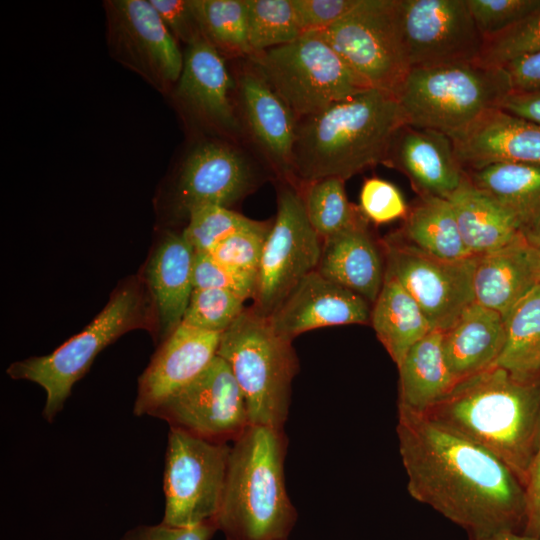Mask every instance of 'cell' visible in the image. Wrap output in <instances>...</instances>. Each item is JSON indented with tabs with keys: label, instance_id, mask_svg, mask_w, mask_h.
Listing matches in <instances>:
<instances>
[{
	"label": "cell",
	"instance_id": "4fadbf2b",
	"mask_svg": "<svg viewBox=\"0 0 540 540\" xmlns=\"http://www.w3.org/2000/svg\"><path fill=\"white\" fill-rule=\"evenodd\" d=\"M151 416L166 421L172 429L214 443H233L251 425L241 389L229 365L218 355Z\"/></svg>",
	"mask_w": 540,
	"mask_h": 540
},
{
	"label": "cell",
	"instance_id": "8fae6325",
	"mask_svg": "<svg viewBox=\"0 0 540 540\" xmlns=\"http://www.w3.org/2000/svg\"><path fill=\"white\" fill-rule=\"evenodd\" d=\"M322 242L308 220L301 192L285 181L258 269L251 307L257 314L268 318L302 278L317 270Z\"/></svg>",
	"mask_w": 540,
	"mask_h": 540
},
{
	"label": "cell",
	"instance_id": "ffe728a7",
	"mask_svg": "<svg viewBox=\"0 0 540 540\" xmlns=\"http://www.w3.org/2000/svg\"><path fill=\"white\" fill-rule=\"evenodd\" d=\"M237 92L241 126L274 170L291 183L296 118L252 66L239 73Z\"/></svg>",
	"mask_w": 540,
	"mask_h": 540
},
{
	"label": "cell",
	"instance_id": "52a82bcc",
	"mask_svg": "<svg viewBox=\"0 0 540 540\" xmlns=\"http://www.w3.org/2000/svg\"><path fill=\"white\" fill-rule=\"evenodd\" d=\"M510 92L502 68L468 63L412 68L395 97L407 125L451 136Z\"/></svg>",
	"mask_w": 540,
	"mask_h": 540
},
{
	"label": "cell",
	"instance_id": "c3c4849f",
	"mask_svg": "<svg viewBox=\"0 0 540 540\" xmlns=\"http://www.w3.org/2000/svg\"><path fill=\"white\" fill-rule=\"evenodd\" d=\"M498 108L540 126V90L510 92Z\"/></svg>",
	"mask_w": 540,
	"mask_h": 540
},
{
	"label": "cell",
	"instance_id": "f546056e",
	"mask_svg": "<svg viewBox=\"0 0 540 540\" xmlns=\"http://www.w3.org/2000/svg\"><path fill=\"white\" fill-rule=\"evenodd\" d=\"M465 173L517 218L524 233L540 223V164L502 162Z\"/></svg>",
	"mask_w": 540,
	"mask_h": 540
},
{
	"label": "cell",
	"instance_id": "484cf974",
	"mask_svg": "<svg viewBox=\"0 0 540 540\" xmlns=\"http://www.w3.org/2000/svg\"><path fill=\"white\" fill-rule=\"evenodd\" d=\"M194 250L181 234H168L151 255L146 281L159 331L167 338L182 322L193 291Z\"/></svg>",
	"mask_w": 540,
	"mask_h": 540
},
{
	"label": "cell",
	"instance_id": "9a60e30c",
	"mask_svg": "<svg viewBox=\"0 0 540 540\" xmlns=\"http://www.w3.org/2000/svg\"><path fill=\"white\" fill-rule=\"evenodd\" d=\"M412 68L476 63L483 47L466 0H401Z\"/></svg>",
	"mask_w": 540,
	"mask_h": 540
},
{
	"label": "cell",
	"instance_id": "ee69618b",
	"mask_svg": "<svg viewBox=\"0 0 540 540\" xmlns=\"http://www.w3.org/2000/svg\"><path fill=\"white\" fill-rule=\"evenodd\" d=\"M302 33L326 29L351 11L359 0H291Z\"/></svg>",
	"mask_w": 540,
	"mask_h": 540
},
{
	"label": "cell",
	"instance_id": "ba28073f",
	"mask_svg": "<svg viewBox=\"0 0 540 540\" xmlns=\"http://www.w3.org/2000/svg\"><path fill=\"white\" fill-rule=\"evenodd\" d=\"M248 60L297 121L372 89L317 32Z\"/></svg>",
	"mask_w": 540,
	"mask_h": 540
},
{
	"label": "cell",
	"instance_id": "5bb4252c",
	"mask_svg": "<svg viewBox=\"0 0 540 540\" xmlns=\"http://www.w3.org/2000/svg\"><path fill=\"white\" fill-rule=\"evenodd\" d=\"M113 58L161 92L175 86L184 53L149 0L104 2Z\"/></svg>",
	"mask_w": 540,
	"mask_h": 540
},
{
	"label": "cell",
	"instance_id": "4316f807",
	"mask_svg": "<svg viewBox=\"0 0 540 540\" xmlns=\"http://www.w3.org/2000/svg\"><path fill=\"white\" fill-rule=\"evenodd\" d=\"M448 200L462 240L473 256L498 250L525 237L517 218L476 188L467 175Z\"/></svg>",
	"mask_w": 540,
	"mask_h": 540
},
{
	"label": "cell",
	"instance_id": "d590c367",
	"mask_svg": "<svg viewBox=\"0 0 540 540\" xmlns=\"http://www.w3.org/2000/svg\"><path fill=\"white\" fill-rule=\"evenodd\" d=\"M258 223L228 207L209 205L189 214L188 225L182 235L194 253H209L229 236Z\"/></svg>",
	"mask_w": 540,
	"mask_h": 540
},
{
	"label": "cell",
	"instance_id": "74e56055",
	"mask_svg": "<svg viewBox=\"0 0 540 540\" xmlns=\"http://www.w3.org/2000/svg\"><path fill=\"white\" fill-rule=\"evenodd\" d=\"M245 299L223 289H193L182 324L223 333L243 313Z\"/></svg>",
	"mask_w": 540,
	"mask_h": 540
},
{
	"label": "cell",
	"instance_id": "5b68a950",
	"mask_svg": "<svg viewBox=\"0 0 540 540\" xmlns=\"http://www.w3.org/2000/svg\"><path fill=\"white\" fill-rule=\"evenodd\" d=\"M217 355L229 365L241 389L251 425L285 430L299 369L292 339L249 308L221 334Z\"/></svg>",
	"mask_w": 540,
	"mask_h": 540
},
{
	"label": "cell",
	"instance_id": "b9f144b4",
	"mask_svg": "<svg viewBox=\"0 0 540 540\" xmlns=\"http://www.w3.org/2000/svg\"><path fill=\"white\" fill-rule=\"evenodd\" d=\"M483 38L496 34L540 8V0H466Z\"/></svg>",
	"mask_w": 540,
	"mask_h": 540
},
{
	"label": "cell",
	"instance_id": "30bf717a",
	"mask_svg": "<svg viewBox=\"0 0 540 540\" xmlns=\"http://www.w3.org/2000/svg\"><path fill=\"white\" fill-rule=\"evenodd\" d=\"M231 445L170 428L163 472L162 523L192 527L215 521L228 471Z\"/></svg>",
	"mask_w": 540,
	"mask_h": 540
},
{
	"label": "cell",
	"instance_id": "7c38bea8",
	"mask_svg": "<svg viewBox=\"0 0 540 540\" xmlns=\"http://www.w3.org/2000/svg\"><path fill=\"white\" fill-rule=\"evenodd\" d=\"M380 243L385 271L415 299L433 329L447 330L475 302L473 278L478 256L440 259L408 244L396 232Z\"/></svg>",
	"mask_w": 540,
	"mask_h": 540
},
{
	"label": "cell",
	"instance_id": "44dd1931",
	"mask_svg": "<svg viewBox=\"0 0 540 540\" xmlns=\"http://www.w3.org/2000/svg\"><path fill=\"white\" fill-rule=\"evenodd\" d=\"M449 137L465 172L502 162L540 164V126L499 108Z\"/></svg>",
	"mask_w": 540,
	"mask_h": 540
},
{
	"label": "cell",
	"instance_id": "ab89813d",
	"mask_svg": "<svg viewBox=\"0 0 540 540\" xmlns=\"http://www.w3.org/2000/svg\"><path fill=\"white\" fill-rule=\"evenodd\" d=\"M256 287L257 275L245 273L223 265L207 253H194V289H223L247 300L254 298Z\"/></svg>",
	"mask_w": 540,
	"mask_h": 540
},
{
	"label": "cell",
	"instance_id": "681fc988",
	"mask_svg": "<svg viewBox=\"0 0 540 540\" xmlns=\"http://www.w3.org/2000/svg\"><path fill=\"white\" fill-rule=\"evenodd\" d=\"M476 540H540L538 538L526 535L522 532L503 531L487 537Z\"/></svg>",
	"mask_w": 540,
	"mask_h": 540
},
{
	"label": "cell",
	"instance_id": "7dc6e473",
	"mask_svg": "<svg viewBox=\"0 0 540 540\" xmlns=\"http://www.w3.org/2000/svg\"><path fill=\"white\" fill-rule=\"evenodd\" d=\"M501 68L508 76L511 92L540 90V51L517 58Z\"/></svg>",
	"mask_w": 540,
	"mask_h": 540
},
{
	"label": "cell",
	"instance_id": "836d02e7",
	"mask_svg": "<svg viewBox=\"0 0 540 540\" xmlns=\"http://www.w3.org/2000/svg\"><path fill=\"white\" fill-rule=\"evenodd\" d=\"M344 180L328 177L303 184L301 194L308 220L323 239L353 225L364 216L346 196Z\"/></svg>",
	"mask_w": 540,
	"mask_h": 540
},
{
	"label": "cell",
	"instance_id": "e575fe53",
	"mask_svg": "<svg viewBox=\"0 0 540 540\" xmlns=\"http://www.w3.org/2000/svg\"><path fill=\"white\" fill-rule=\"evenodd\" d=\"M247 3L251 55L288 44L303 34L291 0H247Z\"/></svg>",
	"mask_w": 540,
	"mask_h": 540
},
{
	"label": "cell",
	"instance_id": "8992f818",
	"mask_svg": "<svg viewBox=\"0 0 540 540\" xmlns=\"http://www.w3.org/2000/svg\"><path fill=\"white\" fill-rule=\"evenodd\" d=\"M148 313L142 287L131 280L112 294L103 310L82 332L50 354L10 364L6 373L12 379L28 380L44 389L46 400L42 416L51 423L96 356L121 335L147 325Z\"/></svg>",
	"mask_w": 540,
	"mask_h": 540
},
{
	"label": "cell",
	"instance_id": "8d00e7d4",
	"mask_svg": "<svg viewBox=\"0 0 540 540\" xmlns=\"http://www.w3.org/2000/svg\"><path fill=\"white\" fill-rule=\"evenodd\" d=\"M478 61L485 67L501 68L505 64L540 51V8L505 28L484 37Z\"/></svg>",
	"mask_w": 540,
	"mask_h": 540
},
{
	"label": "cell",
	"instance_id": "603a6c76",
	"mask_svg": "<svg viewBox=\"0 0 540 540\" xmlns=\"http://www.w3.org/2000/svg\"><path fill=\"white\" fill-rule=\"evenodd\" d=\"M317 271L373 304L381 290L385 260L362 216L353 225L323 239Z\"/></svg>",
	"mask_w": 540,
	"mask_h": 540
},
{
	"label": "cell",
	"instance_id": "7bdbcfd3",
	"mask_svg": "<svg viewBox=\"0 0 540 540\" xmlns=\"http://www.w3.org/2000/svg\"><path fill=\"white\" fill-rule=\"evenodd\" d=\"M163 23L186 46L203 38L193 0H149Z\"/></svg>",
	"mask_w": 540,
	"mask_h": 540
},
{
	"label": "cell",
	"instance_id": "2e32d148",
	"mask_svg": "<svg viewBox=\"0 0 540 540\" xmlns=\"http://www.w3.org/2000/svg\"><path fill=\"white\" fill-rule=\"evenodd\" d=\"M258 181L256 166L241 149L226 141H203L182 163L172 194L174 213L188 218L203 206L229 208L251 193Z\"/></svg>",
	"mask_w": 540,
	"mask_h": 540
},
{
	"label": "cell",
	"instance_id": "7a4b0ae2",
	"mask_svg": "<svg viewBox=\"0 0 540 540\" xmlns=\"http://www.w3.org/2000/svg\"><path fill=\"white\" fill-rule=\"evenodd\" d=\"M423 415L492 453L525 486L540 442V377L494 365L459 381Z\"/></svg>",
	"mask_w": 540,
	"mask_h": 540
},
{
	"label": "cell",
	"instance_id": "1f68e13d",
	"mask_svg": "<svg viewBox=\"0 0 540 540\" xmlns=\"http://www.w3.org/2000/svg\"><path fill=\"white\" fill-rule=\"evenodd\" d=\"M504 321L505 344L496 365L520 379L540 377V283Z\"/></svg>",
	"mask_w": 540,
	"mask_h": 540
},
{
	"label": "cell",
	"instance_id": "bcb514c9",
	"mask_svg": "<svg viewBox=\"0 0 540 540\" xmlns=\"http://www.w3.org/2000/svg\"><path fill=\"white\" fill-rule=\"evenodd\" d=\"M525 490V523L522 533L540 539V442L532 459Z\"/></svg>",
	"mask_w": 540,
	"mask_h": 540
},
{
	"label": "cell",
	"instance_id": "3957f363",
	"mask_svg": "<svg viewBox=\"0 0 540 540\" xmlns=\"http://www.w3.org/2000/svg\"><path fill=\"white\" fill-rule=\"evenodd\" d=\"M406 124L395 96L368 89L297 121L293 181L348 178L383 164Z\"/></svg>",
	"mask_w": 540,
	"mask_h": 540
},
{
	"label": "cell",
	"instance_id": "f1b7e54d",
	"mask_svg": "<svg viewBox=\"0 0 540 540\" xmlns=\"http://www.w3.org/2000/svg\"><path fill=\"white\" fill-rule=\"evenodd\" d=\"M372 305V328L398 366L410 348L433 327L410 293L386 271L379 295Z\"/></svg>",
	"mask_w": 540,
	"mask_h": 540
},
{
	"label": "cell",
	"instance_id": "7402d4cb",
	"mask_svg": "<svg viewBox=\"0 0 540 540\" xmlns=\"http://www.w3.org/2000/svg\"><path fill=\"white\" fill-rule=\"evenodd\" d=\"M384 165L403 173L418 196L448 199L466 177L448 135L407 124L395 135Z\"/></svg>",
	"mask_w": 540,
	"mask_h": 540
},
{
	"label": "cell",
	"instance_id": "e0dca14e",
	"mask_svg": "<svg viewBox=\"0 0 540 540\" xmlns=\"http://www.w3.org/2000/svg\"><path fill=\"white\" fill-rule=\"evenodd\" d=\"M222 333L180 324L152 357L138 380L133 414H151L197 378L217 355Z\"/></svg>",
	"mask_w": 540,
	"mask_h": 540
},
{
	"label": "cell",
	"instance_id": "d6a6232c",
	"mask_svg": "<svg viewBox=\"0 0 540 540\" xmlns=\"http://www.w3.org/2000/svg\"><path fill=\"white\" fill-rule=\"evenodd\" d=\"M203 38L223 57L251 56L247 0H193Z\"/></svg>",
	"mask_w": 540,
	"mask_h": 540
},
{
	"label": "cell",
	"instance_id": "f907efd6",
	"mask_svg": "<svg viewBox=\"0 0 540 540\" xmlns=\"http://www.w3.org/2000/svg\"><path fill=\"white\" fill-rule=\"evenodd\" d=\"M527 242L536 251L540 263V223L525 232Z\"/></svg>",
	"mask_w": 540,
	"mask_h": 540
},
{
	"label": "cell",
	"instance_id": "277c9868",
	"mask_svg": "<svg viewBox=\"0 0 540 540\" xmlns=\"http://www.w3.org/2000/svg\"><path fill=\"white\" fill-rule=\"evenodd\" d=\"M285 430L250 425L231 444L215 518L225 540H288L297 511L287 492Z\"/></svg>",
	"mask_w": 540,
	"mask_h": 540
},
{
	"label": "cell",
	"instance_id": "ac0fdd59",
	"mask_svg": "<svg viewBox=\"0 0 540 540\" xmlns=\"http://www.w3.org/2000/svg\"><path fill=\"white\" fill-rule=\"evenodd\" d=\"M230 89L224 57L204 38L188 45L174 86L175 100L183 111L206 128L236 135L242 126Z\"/></svg>",
	"mask_w": 540,
	"mask_h": 540
},
{
	"label": "cell",
	"instance_id": "d4e9b609",
	"mask_svg": "<svg viewBox=\"0 0 540 540\" xmlns=\"http://www.w3.org/2000/svg\"><path fill=\"white\" fill-rule=\"evenodd\" d=\"M505 321L498 312L474 302L443 331L442 349L458 383L496 365L505 344Z\"/></svg>",
	"mask_w": 540,
	"mask_h": 540
},
{
	"label": "cell",
	"instance_id": "9c48e42d",
	"mask_svg": "<svg viewBox=\"0 0 540 540\" xmlns=\"http://www.w3.org/2000/svg\"><path fill=\"white\" fill-rule=\"evenodd\" d=\"M316 32L370 88L396 96L411 70L401 0H359Z\"/></svg>",
	"mask_w": 540,
	"mask_h": 540
},
{
	"label": "cell",
	"instance_id": "6da1fadb",
	"mask_svg": "<svg viewBox=\"0 0 540 540\" xmlns=\"http://www.w3.org/2000/svg\"><path fill=\"white\" fill-rule=\"evenodd\" d=\"M396 433L412 498L463 528L470 540L523 531L524 487L496 456L403 407Z\"/></svg>",
	"mask_w": 540,
	"mask_h": 540
},
{
	"label": "cell",
	"instance_id": "cb8c5ba5",
	"mask_svg": "<svg viewBox=\"0 0 540 540\" xmlns=\"http://www.w3.org/2000/svg\"><path fill=\"white\" fill-rule=\"evenodd\" d=\"M540 283V263L526 238L477 257L475 302L505 318Z\"/></svg>",
	"mask_w": 540,
	"mask_h": 540
},
{
	"label": "cell",
	"instance_id": "60d3db41",
	"mask_svg": "<svg viewBox=\"0 0 540 540\" xmlns=\"http://www.w3.org/2000/svg\"><path fill=\"white\" fill-rule=\"evenodd\" d=\"M359 200L362 214L375 224L404 220L409 210L401 191L393 183L378 177L364 181Z\"/></svg>",
	"mask_w": 540,
	"mask_h": 540
},
{
	"label": "cell",
	"instance_id": "83f0119b",
	"mask_svg": "<svg viewBox=\"0 0 540 540\" xmlns=\"http://www.w3.org/2000/svg\"><path fill=\"white\" fill-rule=\"evenodd\" d=\"M442 339L443 331L433 329L410 348L397 366L398 407L424 414L457 384L446 364Z\"/></svg>",
	"mask_w": 540,
	"mask_h": 540
},
{
	"label": "cell",
	"instance_id": "f35d334b",
	"mask_svg": "<svg viewBox=\"0 0 540 540\" xmlns=\"http://www.w3.org/2000/svg\"><path fill=\"white\" fill-rule=\"evenodd\" d=\"M273 221H259L251 228L229 236L209 253L219 263L257 275L267 235Z\"/></svg>",
	"mask_w": 540,
	"mask_h": 540
},
{
	"label": "cell",
	"instance_id": "4dcf8cb0",
	"mask_svg": "<svg viewBox=\"0 0 540 540\" xmlns=\"http://www.w3.org/2000/svg\"><path fill=\"white\" fill-rule=\"evenodd\" d=\"M396 233L408 244L440 259L473 257L462 240L448 199L418 196Z\"/></svg>",
	"mask_w": 540,
	"mask_h": 540
},
{
	"label": "cell",
	"instance_id": "f6af8a7d",
	"mask_svg": "<svg viewBox=\"0 0 540 540\" xmlns=\"http://www.w3.org/2000/svg\"><path fill=\"white\" fill-rule=\"evenodd\" d=\"M217 531L214 520L192 527H173L160 522L135 526L127 530L119 540H211Z\"/></svg>",
	"mask_w": 540,
	"mask_h": 540
},
{
	"label": "cell",
	"instance_id": "d6986e66",
	"mask_svg": "<svg viewBox=\"0 0 540 540\" xmlns=\"http://www.w3.org/2000/svg\"><path fill=\"white\" fill-rule=\"evenodd\" d=\"M370 305L362 296L315 270L297 283L268 319L277 333L293 340L317 328L368 324Z\"/></svg>",
	"mask_w": 540,
	"mask_h": 540
}]
</instances>
